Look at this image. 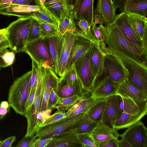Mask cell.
<instances>
[{
	"mask_svg": "<svg viewBox=\"0 0 147 147\" xmlns=\"http://www.w3.org/2000/svg\"><path fill=\"white\" fill-rule=\"evenodd\" d=\"M104 27L105 43L108 48L121 53L138 62L147 65V54L130 45L114 23Z\"/></svg>",
	"mask_w": 147,
	"mask_h": 147,
	"instance_id": "1",
	"label": "cell"
},
{
	"mask_svg": "<svg viewBox=\"0 0 147 147\" xmlns=\"http://www.w3.org/2000/svg\"><path fill=\"white\" fill-rule=\"evenodd\" d=\"M105 51L115 57L120 62L125 69L126 80L143 94L147 98V67L140 63L123 53L111 49L106 46Z\"/></svg>",
	"mask_w": 147,
	"mask_h": 147,
	"instance_id": "2",
	"label": "cell"
},
{
	"mask_svg": "<svg viewBox=\"0 0 147 147\" xmlns=\"http://www.w3.org/2000/svg\"><path fill=\"white\" fill-rule=\"evenodd\" d=\"M31 70L17 78L11 85L8 95V102L15 112L25 115L28 97Z\"/></svg>",
	"mask_w": 147,
	"mask_h": 147,
	"instance_id": "3",
	"label": "cell"
},
{
	"mask_svg": "<svg viewBox=\"0 0 147 147\" xmlns=\"http://www.w3.org/2000/svg\"><path fill=\"white\" fill-rule=\"evenodd\" d=\"M47 68L37 63L38 78L34 97L32 105L27 110L24 115L27 122V129L25 136H34L38 128L37 116L40 112L42 100Z\"/></svg>",
	"mask_w": 147,
	"mask_h": 147,
	"instance_id": "4",
	"label": "cell"
},
{
	"mask_svg": "<svg viewBox=\"0 0 147 147\" xmlns=\"http://www.w3.org/2000/svg\"><path fill=\"white\" fill-rule=\"evenodd\" d=\"M122 97L123 111L113 127L118 130L128 128L139 122L147 113V100L140 101Z\"/></svg>",
	"mask_w": 147,
	"mask_h": 147,
	"instance_id": "5",
	"label": "cell"
},
{
	"mask_svg": "<svg viewBox=\"0 0 147 147\" xmlns=\"http://www.w3.org/2000/svg\"><path fill=\"white\" fill-rule=\"evenodd\" d=\"M31 19L19 17L6 28L10 49L15 53L23 52L26 45Z\"/></svg>",
	"mask_w": 147,
	"mask_h": 147,
	"instance_id": "6",
	"label": "cell"
},
{
	"mask_svg": "<svg viewBox=\"0 0 147 147\" xmlns=\"http://www.w3.org/2000/svg\"><path fill=\"white\" fill-rule=\"evenodd\" d=\"M102 51L103 69L101 74L95 79L92 90L104 81H110L119 84L126 79V72L119 60L113 55Z\"/></svg>",
	"mask_w": 147,
	"mask_h": 147,
	"instance_id": "7",
	"label": "cell"
},
{
	"mask_svg": "<svg viewBox=\"0 0 147 147\" xmlns=\"http://www.w3.org/2000/svg\"><path fill=\"white\" fill-rule=\"evenodd\" d=\"M84 114L62 119L57 122L36 129L35 137L40 139L52 138L72 129L76 128Z\"/></svg>",
	"mask_w": 147,
	"mask_h": 147,
	"instance_id": "8",
	"label": "cell"
},
{
	"mask_svg": "<svg viewBox=\"0 0 147 147\" xmlns=\"http://www.w3.org/2000/svg\"><path fill=\"white\" fill-rule=\"evenodd\" d=\"M90 48L79 58L74 65L83 90L86 92H91L96 77L90 63Z\"/></svg>",
	"mask_w": 147,
	"mask_h": 147,
	"instance_id": "9",
	"label": "cell"
},
{
	"mask_svg": "<svg viewBox=\"0 0 147 147\" xmlns=\"http://www.w3.org/2000/svg\"><path fill=\"white\" fill-rule=\"evenodd\" d=\"M23 52L38 64L52 70L51 56L44 38L40 37L28 44Z\"/></svg>",
	"mask_w": 147,
	"mask_h": 147,
	"instance_id": "10",
	"label": "cell"
},
{
	"mask_svg": "<svg viewBox=\"0 0 147 147\" xmlns=\"http://www.w3.org/2000/svg\"><path fill=\"white\" fill-rule=\"evenodd\" d=\"M112 0H97L93 23L106 26L113 24L117 14Z\"/></svg>",
	"mask_w": 147,
	"mask_h": 147,
	"instance_id": "11",
	"label": "cell"
},
{
	"mask_svg": "<svg viewBox=\"0 0 147 147\" xmlns=\"http://www.w3.org/2000/svg\"><path fill=\"white\" fill-rule=\"evenodd\" d=\"M119 137L127 140L132 147H147V129L139 121L131 125Z\"/></svg>",
	"mask_w": 147,
	"mask_h": 147,
	"instance_id": "12",
	"label": "cell"
},
{
	"mask_svg": "<svg viewBox=\"0 0 147 147\" xmlns=\"http://www.w3.org/2000/svg\"><path fill=\"white\" fill-rule=\"evenodd\" d=\"M116 26L123 36L133 47L144 51L147 54L143 48L141 42L137 38L128 21L127 13L121 12L117 15L113 22Z\"/></svg>",
	"mask_w": 147,
	"mask_h": 147,
	"instance_id": "13",
	"label": "cell"
},
{
	"mask_svg": "<svg viewBox=\"0 0 147 147\" xmlns=\"http://www.w3.org/2000/svg\"><path fill=\"white\" fill-rule=\"evenodd\" d=\"M91 92H87L71 105L61 111L65 113V118L74 117L87 112L96 99L91 96Z\"/></svg>",
	"mask_w": 147,
	"mask_h": 147,
	"instance_id": "14",
	"label": "cell"
},
{
	"mask_svg": "<svg viewBox=\"0 0 147 147\" xmlns=\"http://www.w3.org/2000/svg\"><path fill=\"white\" fill-rule=\"evenodd\" d=\"M75 128L71 129L54 137L56 138L55 140L46 147H85L76 134Z\"/></svg>",
	"mask_w": 147,
	"mask_h": 147,
	"instance_id": "15",
	"label": "cell"
},
{
	"mask_svg": "<svg viewBox=\"0 0 147 147\" xmlns=\"http://www.w3.org/2000/svg\"><path fill=\"white\" fill-rule=\"evenodd\" d=\"M43 5L59 22L69 15L74 6L70 0H46Z\"/></svg>",
	"mask_w": 147,
	"mask_h": 147,
	"instance_id": "16",
	"label": "cell"
},
{
	"mask_svg": "<svg viewBox=\"0 0 147 147\" xmlns=\"http://www.w3.org/2000/svg\"><path fill=\"white\" fill-rule=\"evenodd\" d=\"M92 42V40L89 38L75 36L65 71L69 69L76 61L90 48Z\"/></svg>",
	"mask_w": 147,
	"mask_h": 147,
	"instance_id": "17",
	"label": "cell"
},
{
	"mask_svg": "<svg viewBox=\"0 0 147 147\" xmlns=\"http://www.w3.org/2000/svg\"><path fill=\"white\" fill-rule=\"evenodd\" d=\"M43 38L51 56L52 70L58 75V64L62 48L63 36L59 34L55 36Z\"/></svg>",
	"mask_w": 147,
	"mask_h": 147,
	"instance_id": "18",
	"label": "cell"
},
{
	"mask_svg": "<svg viewBox=\"0 0 147 147\" xmlns=\"http://www.w3.org/2000/svg\"><path fill=\"white\" fill-rule=\"evenodd\" d=\"M94 0H79L73 10L75 20H86L91 27L94 22Z\"/></svg>",
	"mask_w": 147,
	"mask_h": 147,
	"instance_id": "19",
	"label": "cell"
},
{
	"mask_svg": "<svg viewBox=\"0 0 147 147\" xmlns=\"http://www.w3.org/2000/svg\"><path fill=\"white\" fill-rule=\"evenodd\" d=\"M122 113L117 105L116 95L107 98L105 108L101 122L113 127Z\"/></svg>",
	"mask_w": 147,
	"mask_h": 147,
	"instance_id": "20",
	"label": "cell"
},
{
	"mask_svg": "<svg viewBox=\"0 0 147 147\" xmlns=\"http://www.w3.org/2000/svg\"><path fill=\"white\" fill-rule=\"evenodd\" d=\"M56 91L58 96L62 98L70 97L74 95L80 96L87 92L83 90L78 78L74 84L68 83L59 78Z\"/></svg>",
	"mask_w": 147,
	"mask_h": 147,
	"instance_id": "21",
	"label": "cell"
},
{
	"mask_svg": "<svg viewBox=\"0 0 147 147\" xmlns=\"http://www.w3.org/2000/svg\"><path fill=\"white\" fill-rule=\"evenodd\" d=\"M75 37V36L70 32H67L63 35L62 48L58 64V75L60 77L63 75L65 71Z\"/></svg>",
	"mask_w": 147,
	"mask_h": 147,
	"instance_id": "22",
	"label": "cell"
},
{
	"mask_svg": "<svg viewBox=\"0 0 147 147\" xmlns=\"http://www.w3.org/2000/svg\"><path fill=\"white\" fill-rule=\"evenodd\" d=\"M92 41L89 50V56L92 69L96 78L102 72L104 57L103 52L99 43L94 40H92Z\"/></svg>",
	"mask_w": 147,
	"mask_h": 147,
	"instance_id": "23",
	"label": "cell"
},
{
	"mask_svg": "<svg viewBox=\"0 0 147 147\" xmlns=\"http://www.w3.org/2000/svg\"><path fill=\"white\" fill-rule=\"evenodd\" d=\"M40 9V7L38 5L13 4L0 7V14L21 18H30L31 14Z\"/></svg>",
	"mask_w": 147,
	"mask_h": 147,
	"instance_id": "24",
	"label": "cell"
},
{
	"mask_svg": "<svg viewBox=\"0 0 147 147\" xmlns=\"http://www.w3.org/2000/svg\"><path fill=\"white\" fill-rule=\"evenodd\" d=\"M59 78L53 70L47 68L45 73V83L42 100L40 112L47 109L48 99L52 90L57 88Z\"/></svg>",
	"mask_w": 147,
	"mask_h": 147,
	"instance_id": "25",
	"label": "cell"
},
{
	"mask_svg": "<svg viewBox=\"0 0 147 147\" xmlns=\"http://www.w3.org/2000/svg\"><path fill=\"white\" fill-rule=\"evenodd\" d=\"M118 130L100 122L93 131L91 136L97 144L112 138L118 139Z\"/></svg>",
	"mask_w": 147,
	"mask_h": 147,
	"instance_id": "26",
	"label": "cell"
},
{
	"mask_svg": "<svg viewBox=\"0 0 147 147\" xmlns=\"http://www.w3.org/2000/svg\"><path fill=\"white\" fill-rule=\"evenodd\" d=\"M119 84L110 81L103 82L97 85L92 90L91 97L94 99H96L106 98L117 95Z\"/></svg>",
	"mask_w": 147,
	"mask_h": 147,
	"instance_id": "27",
	"label": "cell"
},
{
	"mask_svg": "<svg viewBox=\"0 0 147 147\" xmlns=\"http://www.w3.org/2000/svg\"><path fill=\"white\" fill-rule=\"evenodd\" d=\"M36 5L40 6L39 10L31 14L30 18L36 20L39 24H46L58 26L59 20L52 14L43 4L40 0H35Z\"/></svg>",
	"mask_w": 147,
	"mask_h": 147,
	"instance_id": "28",
	"label": "cell"
},
{
	"mask_svg": "<svg viewBox=\"0 0 147 147\" xmlns=\"http://www.w3.org/2000/svg\"><path fill=\"white\" fill-rule=\"evenodd\" d=\"M138 101L147 100L142 93L126 80L119 84L117 95Z\"/></svg>",
	"mask_w": 147,
	"mask_h": 147,
	"instance_id": "29",
	"label": "cell"
},
{
	"mask_svg": "<svg viewBox=\"0 0 147 147\" xmlns=\"http://www.w3.org/2000/svg\"><path fill=\"white\" fill-rule=\"evenodd\" d=\"M127 16L137 38L142 43L144 35L147 32V18L131 13H127Z\"/></svg>",
	"mask_w": 147,
	"mask_h": 147,
	"instance_id": "30",
	"label": "cell"
},
{
	"mask_svg": "<svg viewBox=\"0 0 147 147\" xmlns=\"http://www.w3.org/2000/svg\"><path fill=\"white\" fill-rule=\"evenodd\" d=\"M124 12L147 18V0H135L127 2L124 6Z\"/></svg>",
	"mask_w": 147,
	"mask_h": 147,
	"instance_id": "31",
	"label": "cell"
},
{
	"mask_svg": "<svg viewBox=\"0 0 147 147\" xmlns=\"http://www.w3.org/2000/svg\"><path fill=\"white\" fill-rule=\"evenodd\" d=\"M106 98L97 99L95 100L87 111L90 119L97 123H100L105 108Z\"/></svg>",
	"mask_w": 147,
	"mask_h": 147,
	"instance_id": "32",
	"label": "cell"
},
{
	"mask_svg": "<svg viewBox=\"0 0 147 147\" xmlns=\"http://www.w3.org/2000/svg\"><path fill=\"white\" fill-rule=\"evenodd\" d=\"M99 123L91 120L86 113L80 119L78 125L75 128V131L78 135L84 134L91 135Z\"/></svg>",
	"mask_w": 147,
	"mask_h": 147,
	"instance_id": "33",
	"label": "cell"
},
{
	"mask_svg": "<svg viewBox=\"0 0 147 147\" xmlns=\"http://www.w3.org/2000/svg\"><path fill=\"white\" fill-rule=\"evenodd\" d=\"M73 10L69 15L59 24L58 28L59 33L63 36L67 32H73L77 29L75 21Z\"/></svg>",
	"mask_w": 147,
	"mask_h": 147,
	"instance_id": "34",
	"label": "cell"
},
{
	"mask_svg": "<svg viewBox=\"0 0 147 147\" xmlns=\"http://www.w3.org/2000/svg\"><path fill=\"white\" fill-rule=\"evenodd\" d=\"M91 27L92 40L96 41L101 48H104L106 46L105 43L104 26L102 24H99L97 26L93 23Z\"/></svg>",
	"mask_w": 147,
	"mask_h": 147,
	"instance_id": "35",
	"label": "cell"
},
{
	"mask_svg": "<svg viewBox=\"0 0 147 147\" xmlns=\"http://www.w3.org/2000/svg\"><path fill=\"white\" fill-rule=\"evenodd\" d=\"M40 37V24L36 20L31 18L26 45Z\"/></svg>",
	"mask_w": 147,
	"mask_h": 147,
	"instance_id": "36",
	"label": "cell"
},
{
	"mask_svg": "<svg viewBox=\"0 0 147 147\" xmlns=\"http://www.w3.org/2000/svg\"><path fill=\"white\" fill-rule=\"evenodd\" d=\"M40 37L44 38L55 36L59 33L58 26L49 24H40Z\"/></svg>",
	"mask_w": 147,
	"mask_h": 147,
	"instance_id": "37",
	"label": "cell"
},
{
	"mask_svg": "<svg viewBox=\"0 0 147 147\" xmlns=\"http://www.w3.org/2000/svg\"><path fill=\"white\" fill-rule=\"evenodd\" d=\"M80 96L77 95L62 98L58 96L57 100L53 109H57L58 111H61L63 109L74 103Z\"/></svg>",
	"mask_w": 147,
	"mask_h": 147,
	"instance_id": "38",
	"label": "cell"
},
{
	"mask_svg": "<svg viewBox=\"0 0 147 147\" xmlns=\"http://www.w3.org/2000/svg\"><path fill=\"white\" fill-rule=\"evenodd\" d=\"M78 28L77 30L86 35L91 40L93 39L91 27L89 25L87 21L84 19L80 20L78 21Z\"/></svg>",
	"mask_w": 147,
	"mask_h": 147,
	"instance_id": "39",
	"label": "cell"
},
{
	"mask_svg": "<svg viewBox=\"0 0 147 147\" xmlns=\"http://www.w3.org/2000/svg\"><path fill=\"white\" fill-rule=\"evenodd\" d=\"M65 118V113L57 110L54 114L50 115L38 127H42L54 123Z\"/></svg>",
	"mask_w": 147,
	"mask_h": 147,
	"instance_id": "40",
	"label": "cell"
},
{
	"mask_svg": "<svg viewBox=\"0 0 147 147\" xmlns=\"http://www.w3.org/2000/svg\"><path fill=\"white\" fill-rule=\"evenodd\" d=\"M60 78L68 83H74L78 77L74 65L69 69L66 71L63 75Z\"/></svg>",
	"mask_w": 147,
	"mask_h": 147,
	"instance_id": "41",
	"label": "cell"
},
{
	"mask_svg": "<svg viewBox=\"0 0 147 147\" xmlns=\"http://www.w3.org/2000/svg\"><path fill=\"white\" fill-rule=\"evenodd\" d=\"M10 48L6 28L0 29V52Z\"/></svg>",
	"mask_w": 147,
	"mask_h": 147,
	"instance_id": "42",
	"label": "cell"
},
{
	"mask_svg": "<svg viewBox=\"0 0 147 147\" xmlns=\"http://www.w3.org/2000/svg\"><path fill=\"white\" fill-rule=\"evenodd\" d=\"M78 135L85 147H98V145L95 142L91 135L83 134Z\"/></svg>",
	"mask_w": 147,
	"mask_h": 147,
	"instance_id": "43",
	"label": "cell"
},
{
	"mask_svg": "<svg viewBox=\"0 0 147 147\" xmlns=\"http://www.w3.org/2000/svg\"><path fill=\"white\" fill-rule=\"evenodd\" d=\"M36 139L35 136H25L18 142L16 146V147H33L34 143Z\"/></svg>",
	"mask_w": 147,
	"mask_h": 147,
	"instance_id": "44",
	"label": "cell"
},
{
	"mask_svg": "<svg viewBox=\"0 0 147 147\" xmlns=\"http://www.w3.org/2000/svg\"><path fill=\"white\" fill-rule=\"evenodd\" d=\"M15 53L13 51L6 49L1 55L2 59L7 67L10 66L13 63Z\"/></svg>",
	"mask_w": 147,
	"mask_h": 147,
	"instance_id": "45",
	"label": "cell"
},
{
	"mask_svg": "<svg viewBox=\"0 0 147 147\" xmlns=\"http://www.w3.org/2000/svg\"><path fill=\"white\" fill-rule=\"evenodd\" d=\"M56 89H53L51 91L48 100L47 109L52 110L57 103L58 96L56 93Z\"/></svg>",
	"mask_w": 147,
	"mask_h": 147,
	"instance_id": "46",
	"label": "cell"
},
{
	"mask_svg": "<svg viewBox=\"0 0 147 147\" xmlns=\"http://www.w3.org/2000/svg\"><path fill=\"white\" fill-rule=\"evenodd\" d=\"M52 111V110L47 109L45 111L39 112L37 116L38 127L51 115Z\"/></svg>",
	"mask_w": 147,
	"mask_h": 147,
	"instance_id": "47",
	"label": "cell"
},
{
	"mask_svg": "<svg viewBox=\"0 0 147 147\" xmlns=\"http://www.w3.org/2000/svg\"><path fill=\"white\" fill-rule=\"evenodd\" d=\"M55 139L56 138L54 137L42 139H36L33 147H46L49 144Z\"/></svg>",
	"mask_w": 147,
	"mask_h": 147,
	"instance_id": "48",
	"label": "cell"
},
{
	"mask_svg": "<svg viewBox=\"0 0 147 147\" xmlns=\"http://www.w3.org/2000/svg\"><path fill=\"white\" fill-rule=\"evenodd\" d=\"M115 10L118 8L121 12H124V7L127 2L135 0H112Z\"/></svg>",
	"mask_w": 147,
	"mask_h": 147,
	"instance_id": "49",
	"label": "cell"
},
{
	"mask_svg": "<svg viewBox=\"0 0 147 147\" xmlns=\"http://www.w3.org/2000/svg\"><path fill=\"white\" fill-rule=\"evenodd\" d=\"M118 139H111L100 144L99 147H118Z\"/></svg>",
	"mask_w": 147,
	"mask_h": 147,
	"instance_id": "50",
	"label": "cell"
},
{
	"mask_svg": "<svg viewBox=\"0 0 147 147\" xmlns=\"http://www.w3.org/2000/svg\"><path fill=\"white\" fill-rule=\"evenodd\" d=\"M16 137L13 136L8 137L0 142V147H11L16 141Z\"/></svg>",
	"mask_w": 147,
	"mask_h": 147,
	"instance_id": "51",
	"label": "cell"
},
{
	"mask_svg": "<svg viewBox=\"0 0 147 147\" xmlns=\"http://www.w3.org/2000/svg\"><path fill=\"white\" fill-rule=\"evenodd\" d=\"M14 4L36 5L35 0H17Z\"/></svg>",
	"mask_w": 147,
	"mask_h": 147,
	"instance_id": "52",
	"label": "cell"
},
{
	"mask_svg": "<svg viewBox=\"0 0 147 147\" xmlns=\"http://www.w3.org/2000/svg\"><path fill=\"white\" fill-rule=\"evenodd\" d=\"M116 102L118 107L122 113L123 111V102L121 96L119 95H116Z\"/></svg>",
	"mask_w": 147,
	"mask_h": 147,
	"instance_id": "53",
	"label": "cell"
},
{
	"mask_svg": "<svg viewBox=\"0 0 147 147\" xmlns=\"http://www.w3.org/2000/svg\"><path fill=\"white\" fill-rule=\"evenodd\" d=\"M118 147H132L131 145L126 140L121 138L118 141Z\"/></svg>",
	"mask_w": 147,
	"mask_h": 147,
	"instance_id": "54",
	"label": "cell"
},
{
	"mask_svg": "<svg viewBox=\"0 0 147 147\" xmlns=\"http://www.w3.org/2000/svg\"><path fill=\"white\" fill-rule=\"evenodd\" d=\"M10 110V108L7 109L0 106V120L9 112Z\"/></svg>",
	"mask_w": 147,
	"mask_h": 147,
	"instance_id": "55",
	"label": "cell"
},
{
	"mask_svg": "<svg viewBox=\"0 0 147 147\" xmlns=\"http://www.w3.org/2000/svg\"><path fill=\"white\" fill-rule=\"evenodd\" d=\"M6 50H3L0 52V66L1 67L3 68L7 67L6 65L3 61L1 57L2 55Z\"/></svg>",
	"mask_w": 147,
	"mask_h": 147,
	"instance_id": "56",
	"label": "cell"
},
{
	"mask_svg": "<svg viewBox=\"0 0 147 147\" xmlns=\"http://www.w3.org/2000/svg\"><path fill=\"white\" fill-rule=\"evenodd\" d=\"M0 106L7 109L10 107V106L8 102L6 101H3L1 102Z\"/></svg>",
	"mask_w": 147,
	"mask_h": 147,
	"instance_id": "57",
	"label": "cell"
},
{
	"mask_svg": "<svg viewBox=\"0 0 147 147\" xmlns=\"http://www.w3.org/2000/svg\"><path fill=\"white\" fill-rule=\"evenodd\" d=\"M74 2V5L76 4L79 0H73Z\"/></svg>",
	"mask_w": 147,
	"mask_h": 147,
	"instance_id": "58",
	"label": "cell"
},
{
	"mask_svg": "<svg viewBox=\"0 0 147 147\" xmlns=\"http://www.w3.org/2000/svg\"><path fill=\"white\" fill-rule=\"evenodd\" d=\"M46 0H40L41 3L43 4Z\"/></svg>",
	"mask_w": 147,
	"mask_h": 147,
	"instance_id": "59",
	"label": "cell"
},
{
	"mask_svg": "<svg viewBox=\"0 0 147 147\" xmlns=\"http://www.w3.org/2000/svg\"><path fill=\"white\" fill-rule=\"evenodd\" d=\"M70 1L71 2V4H74V2L73 0H70Z\"/></svg>",
	"mask_w": 147,
	"mask_h": 147,
	"instance_id": "60",
	"label": "cell"
},
{
	"mask_svg": "<svg viewBox=\"0 0 147 147\" xmlns=\"http://www.w3.org/2000/svg\"><path fill=\"white\" fill-rule=\"evenodd\" d=\"M1 67L0 66V70L1 69Z\"/></svg>",
	"mask_w": 147,
	"mask_h": 147,
	"instance_id": "61",
	"label": "cell"
},
{
	"mask_svg": "<svg viewBox=\"0 0 147 147\" xmlns=\"http://www.w3.org/2000/svg\"><path fill=\"white\" fill-rule=\"evenodd\" d=\"M1 140H0V142H1Z\"/></svg>",
	"mask_w": 147,
	"mask_h": 147,
	"instance_id": "62",
	"label": "cell"
}]
</instances>
